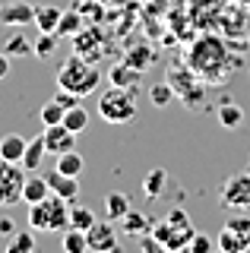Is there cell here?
Wrapping results in <instances>:
<instances>
[{
    "label": "cell",
    "mask_w": 250,
    "mask_h": 253,
    "mask_svg": "<svg viewBox=\"0 0 250 253\" xmlns=\"http://www.w3.org/2000/svg\"><path fill=\"white\" fill-rule=\"evenodd\" d=\"M149 234L159 241L162 250L177 253V250H187V247H190V241H193V234H197V228L190 225L187 212L177 206V209H171L162 221H152V225H149Z\"/></svg>",
    "instance_id": "6da1fadb"
},
{
    "label": "cell",
    "mask_w": 250,
    "mask_h": 253,
    "mask_svg": "<svg viewBox=\"0 0 250 253\" xmlns=\"http://www.w3.org/2000/svg\"><path fill=\"white\" fill-rule=\"evenodd\" d=\"M98 83H101L98 67H92V60L80 57V54H70L57 70V89H67V92L80 95V98L92 95L98 89Z\"/></svg>",
    "instance_id": "7a4b0ae2"
},
{
    "label": "cell",
    "mask_w": 250,
    "mask_h": 253,
    "mask_svg": "<svg viewBox=\"0 0 250 253\" xmlns=\"http://www.w3.org/2000/svg\"><path fill=\"white\" fill-rule=\"evenodd\" d=\"M98 114H101V121H108V124L133 121L136 117V92L111 85V89L101 92V98H98Z\"/></svg>",
    "instance_id": "3957f363"
},
{
    "label": "cell",
    "mask_w": 250,
    "mask_h": 253,
    "mask_svg": "<svg viewBox=\"0 0 250 253\" xmlns=\"http://www.w3.org/2000/svg\"><path fill=\"white\" fill-rule=\"evenodd\" d=\"M215 244H218L222 253H244V250H250V215L247 212H238L234 218L225 221L218 237H215Z\"/></svg>",
    "instance_id": "277c9868"
},
{
    "label": "cell",
    "mask_w": 250,
    "mask_h": 253,
    "mask_svg": "<svg viewBox=\"0 0 250 253\" xmlns=\"http://www.w3.org/2000/svg\"><path fill=\"white\" fill-rule=\"evenodd\" d=\"M218 206L228 212H250V168L225 180L222 193H218Z\"/></svg>",
    "instance_id": "5b68a950"
},
{
    "label": "cell",
    "mask_w": 250,
    "mask_h": 253,
    "mask_svg": "<svg viewBox=\"0 0 250 253\" xmlns=\"http://www.w3.org/2000/svg\"><path fill=\"white\" fill-rule=\"evenodd\" d=\"M22 184H26V168L19 162H3L0 158V206H19Z\"/></svg>",
    "instance_id": "8992f818"
},
{
    "label": "cell",
    "mask_w": 250,
    "mask_h": 253,
    "mask_svg": "<svg viewBox=\"0 0 250 253\" xmlns=\"http://www.w3.org/2000/svg\"><path fill=\"white\" fill-rule=\"evenodd\" d=\"M85 241H89L92 253H114L117 250V228L108 221H95V225L85 231Z\"/></svg>",
    "instance_id": "52a82bcc"
},
{
    "label": "cell",
    "mask_w": 250,
    "mask_h": 253,
    "mask_svg": "<svg viewBox=\"0 0 250 253\" xmlns=\"http://www.w3.org/2000/svg\"><path fill=\"white\" fill-rule=\"evenodd\" d=\"M29 22H35L32 0H6V3L0 6V26L19 29V26H29Z\"/></svg>",
    "instance_id": "ba28073f"
},
{
    "label": "cell",
    "mask_w": 250,
    "mask_h": 253,
    "mask_svg": "<svg viewBox=\"0 0 250 253\" xmlns=\"http://www.w3.org/2000/svg\"><path fill=\"white\" fill-rule=\"evenodd\" d=\"M44 149H48V155H64L70 152V149H76V133L73 130H67L64 124H51V126H44Z\"/></svg>",
    "instance_id": "9c48e42d"
},
{
    "label": "cell",
    "mask_w": 250,
    "mask_h": 253,
    "mask_svg": "<svg viewBox=\"0 0 250 253\" xmlns=\"http://www.w3.org/2000/svg\"><path fill=\"white\" fill-rule=\"evenodd\" d=\"M73 54H80V57H85V60L101 57V54H105L101 51V32L95 26H83L73 35Z\"/></svg>",
    "instance_id": "30bf717a"
},
{
    "label": "cell",
    "mask_w": 250,
    "mask_h": 253,
    "mask_svg": "<svg viewBox=\"0 0 250 253\" xmlns=\"http://www.w3.org/2000/svg\"><path fill=\"white\" fill-rule=\"evenodd\" d=\"M42 203H44V212H48L51 231H67L70 228V206L73 203H67L64 196H57V193H48Z\"/></svg>",
    "instance_id": "8fae6325"
},
{
    "label": "cell",
    "mask_w": 250,
    "mask_h": 253,
    "mask_svg": "<svg viewBox=\"0 0 250 253\" xmlns=\"http://www.w3.org/2000/svg\"><path fill=\"white\" fill-rule=\"evenodd\" d=\"M108 83L111 85H121V89H139V83H143V70H136V67H130L127 60H121V63H114L111 70H108Z\"/></svg>",
    "instance_id": "7c38bea8"
},
{
    "label": "cell",
    "mask_w": 250,
    "mask_h": 253,
    "mask_svg": "<svg viewBox=\"0 0 250 253\" xmlns=\"http://www.w3.org/2000/svg\"><path fill=\"white\" fill-rule=\"evenodd\" d=\"M44 177H48V184H51V193L64 196L67 203H76V196H80V180H76V177H70V174H60L57 168H54L51 174H44Z\"/></svg>",
    "instance_id": "4fadbf2b"
},
{
    "label": "cell",
    "mask_w": 250,
    "mask_h": 253,
    "mask_svg": "<svg viewBox=\"0 0 250 253\" xmlns=\"http://www.w3.org/2000/svg\"><path fill=\"white\" fill-rule=\"evenodd\" d=\"M26 146H29L26 136H19V133H6V136L0 139V158H3V162H19L22 165Z\"/></svg>",
    "instance_id": "5bb4252c"
},
{
    "label": "cell",
    "mask_w": 250,
    "mask_h": 253,
    "mask_svg": "<svg viewBox=\"0 0 250 253\" xmlns=\"http://www.w3.org/2000/svg\"><path fill=\"white\" fill-rule=\"evenodd\" d=\"M48 193H51V184L44 174L32 171V177H26V184H22V203H42Z\"/></svg>",
    "instance_id": "9a60e30c"
},
{
    "label": "cell",
    "mask_w": 250,
    "mask_h": 253,
    "mask_svg": "<svg viewBox=\"0 0 250 253\" xmlns=\"http://www.w3.org/2000/svg\"><path fill=\"white\" fill-rule=\"evenodd\" d=\"M124 60L130 63V67H136V70H149L155 60H159V51H155V47H149V44H133L130 47L127 54H124Z\"/></svg>",
    "instance_id": "2e32d148"
},
{
    "label": "cell",
    "mask_w": 250,
    "mask_h": 253,
    "mask_svg": "<svg viewBox=\"0 0 250 253\" xmlns=\"http://www.w3.org/2000/svg\"><path fill=\"white\" fill-rule=\"evenodd\" d=\"M48 158V149H44V136H35V139H29V146H26V155H22V168H26L29 174L42 168V162Z\"/></svg>",
    "instance_id": "e0dca14e"
},
{
    "label": "cell",
    "mask_w": 250,
    "mask_h": 253,
    "mask_svg": "<svg viewBox=\"0 0 250 253\" xmlns=\"http://www.w3.org/2000/svg\"><path fill=\"white\" fill-rule=\"evenodd\" d=\"M0 47H3V54H6L10 60H13V57H26V54H32V42H29L26 32H19V29H13Z\"/></svg>",
    "instance_id": "ac0fdd59"
},
{
    "label": "cell",
    "mask_w": 250,
    "mask_h": 253,
    "mask_svg": "<svg viewBox=\"0 0 250 253\" xmlns=\"http://www.w3.org/2000/svg\"><path fill=\"white\" fill-rule=\"evenodd\" d=\"M165 187H168V171L165 168H152L143 177V193L149 196V200H159V196L165 193Z\"/></svg>",
    "instance_id": "d6986e66"
},
{
    "label": "cell",
    "mask_w": 250,
    "mask_h": 253,
    "mask_svg": "<svg viewBox=\"0 0 250 253\" xmlns=\"http://www.w3.org/2000/svg\"><path fill=\"white\" fill-rule=\"evenodd\" d=\"M130 209H133V206H130V196L127 193H117V190H114V193L105 196V215L111 218V221H121Z\"/></svg>",
    "instance_id": "ffe728a7"
},
{
    "label": "cell",
    "mask_w": 250,
    "mask_h": 253,
    "mask_svg": "<svg viewBox=\"0 0 250 253\" xmlns=\"http://www.w3.org/2000/svg\"><path fill=\"white\" fill-rule=\"evenodd\" d=\"M57 22H60V10L51 3H35V26L38 32H57Z\"/></svg>",
    "instance_id": "44dd1931"
},
{
    "label": "cell",
    "mask_w": 250,
    "mask_h": 253,
    "mask_svg": "<svg viewBox=\"0 0 250 253\" xmlns=\"http://www.w3.org/2000/svg\"><path fill=\"white\" fill-rule=\"evenodd\" d=\"M121 225H124V234H130V237H143L146 231H149V225H152V221L146 218L139 209H130L127 215L121 218Z\"/></svg>",
    "instance_id": "7402d4cb"
},
{
    "label": "cell",
    "mask_w": 250,
    "mask_h": 253,
    "mask_svg": "<svg viewBox=\"0 0 250 253\" xmlns=\"http://www.w3.org/2000/svg\"><path fill=\"white\" fill-rule=\"evenodd\" d=\"M80 29H83V13H80V6H73V10L60 13V22H57V38H73Z\"/></svg>",
    "instance_id": "603a6c76"
},
{
    "label": "cell",
    "mask_w": 250,
    "mask_h": 253,
    "mask_svg": "<svg viewBox=\"0 0 250 253\" xmlns=\"http://www.w3.org/2000/svg\"><path fill=\"white\" fill-rule=\"evenodd\" d=\"M218 124H222L225 130H238V126L244 124V111H241V105L222 101V108H218Z\"/></svg>",
    "instance_id": "cb8c5ba5"
},
{
    "label": "cell",
    "mask_w": 250,
    "mask_h": 253,
    "mask_svg": "<svg viewBox=\"0 0 250 253\" xmlns=\"http://www.w3.org/2000/svg\"><path fill=\"white\" fill-rule=\"evenodd\" d=\"M54 51H57V32H42L32 42V54L38 60H51Z\"/></svg>",
    "instance_id": "d4e9b609"
},
{
    "label": "cell",
    "mask_w": 250,
    "mask_h": 253,
    "mask_svg": "<svg viewBox=\"0 0 250 253\" xmlns=\"http://www.w3.org/2000/svg\"><path fill=\"white\" fill-rule=\"evenodd\" d=\"M95 212L89 209V206H80V203H73L70 206V228H80V231H89L92 225H95Z\"/></svg>",
    "instance_id": "484cf974"
},
{
    "label": "cell",
    "mask_w": 250,
    "mask_h": 253,
    "mask_svg": "<svg viewBox=\"0 0 250 253\" xmlns=\"http://www.w3.org/2000/svg\"><path fill=\"white\" fill-rule=\"evenodd\" d=\"M83 168H85V162H83V155L76 152V149H70V152L57 155V171H60V174H70V177H80V174H83Z\"/></svg>",
    "instance_id": "4316f807"
},
{
    "label": "cell",
    "mask_w": 250,
    "mask_h": 253,
    "mask_svg": "<svg viewBox=\"0 0 250 253\" xmlns=\"http://www.w3.org/2000/svg\"><path fill=\"white\" fill-rule=\"evenodd\" d=\"M60 124H64L67 130H73V133H83L85 126H89V111H85L83 105H73V108L64 111V121Z\"/></svg>",
    "instance_id": "83f0119b"
},
{
    "label": "cell",
    "mask_w": 250,
    "mask_h": 253,
    "mask_svg": "<svg viewBox=\"0 0 250 253\" xmlns=\"http://www.w3.org/2000/svg\"><path fill=\"white\" fill-rule=\"evenodd\" d=\"M60 247H64V253H85V250H89L85 231H80V228H67V231H64V241H60Z\"/></svg>",
    "instance_id": "f1b7e54d"
},
{
    "label": "cell",
    "mask_w": 250,
    "mask_h": 253,
    "mask_svg": "<svg viewBox=\"0 0 250 253\" xmlns=\"http://www.w3.org/2000/svg\"><path fill=\"white\" fill-rule=\"evenodd\" d=\"M174 98H177V92H174V85H171L168 79H165V83H155L152 89H149V101H152L155 108H168Z\"/></svg>",
    "instance_id": "f546056e"
},
{
    "label": "cell",
    "mask_w": 250,
    "mask_h": 253,
    "mask_svg": "<svg viewBox=\"0 0 250 253\" xmlns=\"http://www.w3.org/2000/svg\"><path fill=\"white\" fill-rule=\"evenodd\" d=\"M35 250V234L32 231H16L6 241V253H32Z\"/></svg>",
    "instance_id": "4dcf8cb0"
},
{
    "label": "cell",
    "mask_w": 250,
    "mask_h": 253,
    "mask_svg": "<svg viewBox=\"0 0 250 253\" xmlns=\"http://www.w3.org/2000/svg\"><path fill=\"white\" fill-rule=\"evenodd\" d=\"M29 228H32V231H51L44 203H29Z\"/></svg>",
    "instance_id": "1f68e13d"
},
{
    "label": "cell",
    "mask_w": 250,
    "mask_h": 253,
    "mask_svg": "<svg viewBox=\"0 0 250 253\" xmlns=\"http://www.w3.org/2000/svg\"><path fill=\"white\" fill-rule=\"evenodd\" d=\"M64 111H67V108L60 105V101H54V98H51L48 105L42 108V124H44V126H51V124H60V121H64Z\"/></svg>",
    "instance_id": "d6a6232c"
},
{
    "label": "cell",
    "mask_w": 250,
    "mask_h": 253,
    "mask_svg": "<svg viewBox=\"0 0 250 253\" xmlns=\"http://www.w3.org/2000/svg\"><path fill=\"white\" fill-rule=\"evenodd\" d=\"M187 250H190V253H209V250H212V241H209L206 234H193V241H190Z\"/></svg>",
    "instance_id": "836d02e7"
},
{
    "label": "cell",
    "mask_w": 250,
    "mask_h": 253,
    "mask_svg": "<svg viewBox=\"0 0 250 253\" xmlns=\"http://www.w3.org/2000/svg\"><path fill=\"white\" fill-rule=\"evenodd\" d=\"M54 101H60L64 108H73V105H80V95H73V92H67V89H57V95H54Z\"/></svg>",
    "instance_id": "e575fe53"
},
{
    "label": "cell",
    "mask_w": 250,
    "mask_h": 253,
    "mask_svg": "<svg viewBox=\"0 0 250 253\" xmlns=\"http://www.w3.org/2000/svg\"><path fill=\"white\" fill-rule=\"evenodd\" d=\"M0 234H3V237H13V234H16V225H13V218H0Z\"/></svg>",
    "instance_id": "d590c367"
},
{
    "label": "cell",
    "mask_w": 250,
    "mask_h": 253,
    "mask_svg": "<svg viewBox=\"0 0 250 253\" xmlns=\"http://www.w3.org/2000/svg\"><path fill=\"white\" fill-rule=\"evenodd\" d=\"M10 76V57L3 54V47H0V79H6Z\"/></svg>",
    "instance_id": "8d00e7d4"
},
{
    "label": "cell",
    "mask_w": 250,
    "mask_h": 253,
    "mask_svg": "<svg viewBox=\"0 0 250 253\" xmlns=\"http://www.w3.org/2000/svg\"><path fill=\"white\" fill-rule=\"evenodd\" d=\"M95 3H105V0H95Z\"/></svg>",
    "instance_id": "74e56055"
},
{
    "label": "cell",
    "mask_w": 250,
    "mask_h": 253,
    "mask_svg": "<svg viewBox=\"0 0 250 253\" xmlns=\"http://www.w3.org/2000/svg\"><path fill=\"white\" fill-rule=\"evenodd\" d=\"M32 3H38V0H32Z\"/></svg>",
    "instance_id": "f35d334b"
}]
</instances>
